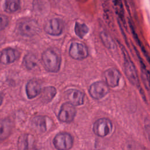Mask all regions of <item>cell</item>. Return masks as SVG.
<instances>
[{"mask_svg": "<svg viewBox=\"0 0 150 150\" xmlns=\"http://www.w3.org/2000/svg\"><path fill=\"white\" fill-rule=\"evenodd\" d=\"M42 60L45 69L49 72H58L60 68L61 56L59 51L50 48L45 50L42 54Z\"/></svg>", "mask_w": 150, "mask_h": 150, "instance_id": "6da1fadb", "label": "cell"}, {"mask_svg": "<svg viewBox=\"0 0 150 150\" xmlns=\"http://www.w3.org/2000/svg\"><path fill=\"white\" fill-rule=\"evenodd\" d=\"M39 26L38 22L33 19H25L21 21L18 25L19 33L26 37H32L39 32Z\"/></svg>", "mask_w": 150, "mask_h": 150, "instance_id": "7a4b0ae2", "label": "cell"}, {"mask_svg": "<svg viewBox=\"0 0 150 150\" xmlns=\"http://www.w3.org/2000/svg\"><path fill=\"white\" fill-rule=\"evenodd\" d=\"M123 56H124V72L126 77L128 80L133 85L135 86H139V78L135 66L129 57L128 53L123 49Z\"/></svg>", "mask_w": 150, "mask_h": 150, "instance_id": "3957f363", "label": "cell"}, {"mask_svg": "<svg viewBox=\"0 0 150 150\" xmlns=\"http://www.w3.org/2000/svg\"><path fill=\"white\" fill-rule=\"evenodd\" d=\"M112 129V124L107 118H101L95 121L93 126L94 133L100 137H104L108 135Z\"/></svg>", "mask_w": 150, "mask_h": 150, "instance_id": "277c9868", "label": "cell"}, {"mask_svg": "<svg viewBox=\"0 0 150 150\" xmlns=\"http://www.w3.org/2000/svg\"><path fill=\"white\" fill-rule=\"evenodd\" d=\"M56 149L59 150H68L72 148L73 139L67 132H60L57 134L53 141Z\"/></svg>", "mask_w": 150, "mask_h": 150, "instance_id": "5b68a950", "label": "cell"}, {"mask_svg": "<svg viewBox=\"0 0 150 150\" xmlns=\"http://www.w3.org/2000/svg\"><path fill=\"white\" fill-rule=\"evenodd\" d=\"M108 87L105 81H96L90 85L88 93L93 98L100 100L104 97L108 93Z\"/></svg>", "mask_w": 150, "mask_h": 150, "instance_id": "8992f818", "label": "cell"}, {"mask_svg": "<svg viewBox=\"0 0 150 150\" xmlns=\"http://www.w3.org/2000/svg\"><path fill=\"white\" fill-rule=\"evenodd\" d=\"M76 114V109L74 105L68 102L62 105L57 117L61 122L70 123L74 120Z\"/></svg>", "mask_w": 150, "mask_h": 150, "instance_id": "52a82bcc", "label": "cell"}, {"mask_svg": "<svg viewBox=\"0 0 150 150\" xmlns=\"http://www.w3.org/2000/svg\"><path fill=\"white\" fill-rule=\"evenodd\" d=\"M63 21L60 18H53L46 22L44 25L45 32L52 36H59L63 32Z\"/></svg>", "mask_w": 150, "mask_h": 150, "instance_id": "ba28073f", "label": "cell"}, {"mask_svg": "<svg viewBox=\"0 0 150 150\" xmlns=\"http://www.w3.org/2000/svg\"><path fill=\"white\" fill-rule=\"evenodd\" d=\"M69 53L70 56L78 60H82L87 57L88 52L87 47L81 43L73 42L71 44Z\"/></svg>", "mask_w": 150, "mask_h": 150, "instance_id": "9c48e42d", "label": "cell"}, {"mask_svg": "<svg viewBox=\"0 0 150 150\" xmlns=\"http://www.w3.org/2000/svg\"><path fill=\"white\" fill-rule=\"evenodd\" d=\"M19 54V52L15 49L5 48L0 52V63L4 64L12 63L18 59Z\"/></svg>", "mask_w": 150, "mask_h": 150, "instance_id": "30bf717a", "label": "cell"}, {"mask_svg": "<svg viewBox=\"0 0 150 150\" xmlns=\"http://www.w3.org/2000/svg\"><path fill=\"white\" fill-rule=\"evenodd\" d=\"M105 82L110 87H115L118 85L121 74L120 71L115 68H110L104 73Z\"/></svg>", "mask_w": 150, "mask_h": 150, "instance_id": "8fae6325", "label": "cell"}, {"mask_svg": "<svg viewBox=\"0 0 150 150\" xmlns=\"http://www.w3.org/2000/svg\"><path fill=\"white\" fill-rule=\"evenodd\" d=\"M66 97L69 103L74 106H79L83 104L84 94L77 89H69L66 91Z\"/></svg>", "mask_w": 150, "mask_h": 150, "instance_id": "7c38bea8", "label": "cell"}, {"mask_svg": "<svg viewBox=\"0 0 150 150\" xmlns=\"http://www.w3.org/2000/svg\"><path fill=\"white\" fill-rule=\"evenodd\" d=\"M41 90V84L38 80H30L26 84L25 90L29 99H32L40 94Z\"/></svg>", "mask_w": 150, "mask_h": 150, "instance_id": "4fadbf2b", "label": "cell"}, {"mask_svg": "<svg viewBox=\"0 0 150 150\" xmlns=\"http://www.w3.org/2000/svg\"><path fill=\"white\" fill-rule=\"evenodd\" d=\"M12 122L9 118L0 119V142L5 140L12 133Z\"/></svg>", "mask_w": 150, "mask_h": 150, "instance_id": "5bb4252c", "label": "cell"}, {"mask_svg": "<svg viewBox=\"0 0 150 150\" xmlns=\"http://www.w3.org/2000/svg\"><path fill=\"white\" fill-rule=\"evenodd\" d=\"M35 140L33 135L30 134H23L21 135L18 141V148L19 149H34Z\"/></svg>", "mask_w": 150, "mask_h": 150, "instance_id": "9a60e30c", "label": "cell"}, {"mask_svg": "<svg viewBox=\"0 0 150 150\" xmlns=\"http://www.w3.org/2000/svg\"><path fill=\"white\" fill-rule=\"evenodd\" d=\"M57 91L54 87L47 86L42 88L40 93V98L44 103L50 102L55 97Z\"/></svg>", "mask_w": 150, "mask_h": 150, "instance_id": "2e32d148", "label": "cell"}, {"mask_svg": "<svg viewBox=\"0 0 150 150\" xmlns=\"http://www.w3.org/2000/svg\"><path fill=\"white\" fill-rule=\"evenodd\" d=\"M32 127L37 131L44 132L46 131V121L43 116H36L31 121Z\"/></svg>", "mask_w": 150, "mask_h": 150, "instance_id": "e0dca14e", "label": "cell"}, {"mask_svg": "<svg viewBox=\"0 0 150 150\" xmlns=\"http://www.w3.org/2000/svg\"><path fill=\"white\" fill-rule=\"evenodd\" d=\"M37 57L32 53L26 54L23 60V64L28 70H32L35 68L38 64Z\"/></svg>", "mask_w": 150, "mask_h": 150, "instance_id": "ac0fdd59", "label": "cell"}, {"mask_svg": "<svg viewBox=\"0 0 150 150\" xmlns=\"http://www.w3.org/2000/svg\"><path fill=\"white\" fill-rule=\"evenodd\" d=\"M21 7V0H5L4 4V9L8 13L17 11Z\"/></svg>", "mask_w": 150, "mask_h": 150, "instance_id": "d6986e66", "label": "cell"}, {"mask_svg": "<svg viewBox=\"0 0 150 150\" xmlns=\"http://www.w3.org/2000/svg\"><path fill=\"white\" fill-rule=\"evenodd\" d=\"M89 29L84 23H80L76 22L74 26V32L76 35L80 38L83 39L88 32Z\"/></svg>", "mask_w": 150, "mask_h": 150, "instance_id": "ffe728a7", "label": "cell"}, {"mask_svg": "<svg viewBox=\"0 0 150 150\" xmlns=\"http://www.w3.org/2000/svg\"><path fill=\"white\" fill-rule=\"evenodd\" d=\"M8 17L4 15H0V31L4 30L8 26Z\"/></svg>", "mask_w": 150, "mask_h": 150, "instance_id": "44dd1931", "label": "cell"}, {"mask_svg": "<svg viewBox=\"0 0 150 150\" xmlns=\"http://www.w3.org/2000/svg\"><path fill=\"white\" fill-rule=\"evenodd\" d=\"M103 43L108 48H113L114 47V43L112 41V40H110V39L108 38L106 36L104 35H103L101 36Z\"/></svg>", "mask_w": 150, "mask_h": 150, "instance_id": "7402d4cb", "label": "cell"}, {"mask_svg": "<svg viewBox=\"0 0 150 150\" xmlns=\"http://www.w3.org/2000/svg\"><path fill=\"white\" fill-rule=\"evenodd\" d=\"M4 41H5V38H4L3 36L0 35V46H1L2 44L4 43Z\"/></svg>", "mask_w": 150, "mask_h": 150, "instance_id": "603a6c76", "label": "cell"}, {"mask_svg": "<svg viewBox=\"0 0 150 150\" xmlns=\"http://www.w3.org/2000/svg\"><path fill=\"white\" fill-rule=\"evenodd\" d=\"M2 102H3V97L1 94H0V106L2 104Z\"/></svg>", "mask_w": 150, "mask_h": 150, "instance_id": "cb8c5ba5", "label": "cell"}]
</instances>
